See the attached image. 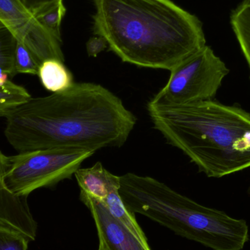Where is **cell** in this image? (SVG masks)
<instances>
[{"label": "cell", "mask_w": 250, "mask_h": 250, "mask_svg": "<svg viewBox=\"0 0 250 250\" xmlns=\"http://www.w3.org/2000/svg\"><path fill=\"white\" fill-rule=\"evenodd\" d=\"M5 119L4 135L19 153L120 147L136 124L120 98L93 83H75L64 92L32 97Z\"/></svg>", "instance_id": "6da1fadb"}, {"label": "cell", "mask_w": 250, "mask_h": 250, "mask_svg": "<svg viewBox=\"0 0 250 250\" xmlns=\"http://www.w3.org/2000/svg\"><path fill=\"white\" fill-rule=\"evenodd\" d=\"M93 31L122 61L170 70L206 45L203 23L171 0H92Z\"/></svg>", "instance_id": "7a4b0ae2"}, {"label": "cell", "mask_w": 250, "mask_h": 250, "mask_svg": "<svg viewBox=\"0 0 250 250\" xmlns=\"http://www.w3.org/2000/svg\"><path fill=\"white\" fill-rule=\"evenodd\" d=\"M148 115L167 144L209 178L250 167V113L215 100L182 105L149 101Z\"/></svg>", "instance_id": "3957f363"}, {"label": "cell", "mask_w": 250, "mask_h": 250, "mask_svg": "<svg viewBox=\"0 0 250 250\" xmlns=\"http://www.w3.org/2000/svg\"><path fill=\"white\" fill-rule=\"evenodd\" d=\"M119 192L130 212L213 250H242L249 240L245 220L198 204L154 178L126 173Z\"/></svg>", "instance_id": "277c9868"}, {"label": "cell", "mask_w": 250, "mask_h": 250, "mask_svg": "<svg viewBox=\"0 0 250 250\" xmlns=\"http://www.w3.org/2000/svg\"><path fill=\"white\" fill-rule=\"evenodd\" d=\"M77 148H51L19 153L7 157L6 188L13 195L27 197L34 191L70 179L86 159L95 154Z\"/></svg>", "instance_id": "5b68a950"}, {"label": "cell", "mask_w": 250, "mask_h": 250, "mask_svg": "<svg viewBox=\"0 0 250 250\" xmlns=\"http://www.w3.org/2000/svg\"><path fill=\"white\" fill-rule=\"evenodd\" d=\"M170 72L168 82L151 102L182 105L214 100L230 70L211 47L206 45Z\"/></svg>", "instance_id": "8992f818"}, {"label": "cell", "mask_w": 250, "mask_h": 250, "mask_svg": "<svg viewBox=\"0 0 250 250\" xmlns=\"http://www.w3.org/2000/svg\"><path fill=\"white\" fill-rule=\"evenodd\" d=\"M0 23L26 45L38 60L64 62L62 42L53 36L19 0H0Z\"/></svg>", "instance_id": "52a82bcc"}, {"label": "cell", "mask_w": 250, "mask_h": 250, "mask_svg": "<svg viewBox=\"0 0 250 250\" xmlns=\"http://www.w3.org/2000/svg\"><path fill=\"white\" fill-rule=\"evenodd\" d=\"M81 200L95 220L99 248L104 250H151L120 220L111 215L103 203L81 192Z\"/></svg>", "instance_id": "ba28073f"}, {"label": "cell", "mask_w": 250, "mask_h": 250, "mask_svg": "<svg viewBox=\"0 0 250 250\" xmlns=\"http://www.w3.org/2000/svg\"><path fill=\"white\" fill-rule=\"evenodd\" d=\"M7 157L0 151V225L13 228L34 241L37 224L29 210L27 198L13 195L4 185Z\"/></svg>", "instance_id": "9c48e42d"}, {"label": "cell", "mask_w": 250, "mask_h": 250, "mask_svg": "<svg viewBox=\"0 0 250 250\" xmlns=\"http://www.w3.org/2000/svg\"><path fill=\"white\" fill-rule=\"evenodd\" d=\"M74 176L81 192L100 201H104L114 188L120 187V176L112 174L100 162L92 167L78 169Z\"/></svg>", "instance_id": "30bf717a"}, {"label": "cell", "mask_w": 250, "mask_h": 250, "mask_svg": "<svg viewBox=\"0 0 250 250\" xmlns=\"http://www.w3.org/2000/svg\"><path fill=\"white\" fill-rule=\"evenodd\" d=\"M38 76L44 88L52 93L64 92L75 83L71 72L63 62L55 59L42 62Z\"/></svg>", "instance_id": "8fae6325"}, {"label": "cell", "mask_w": 250, "mask_h": 250, "mask_svg": "<svg viewBox=\"0 0 250 250\" xmlns=\"http://www.w3.org/2000/svg\"><path fill=\"white\" fill-rule=\"evenodd\" d=\"M32 98L23 86L8 79V75L0 73V117H6L17 107Z\"/></svg>", "instance_id": "7c38bea8"}, {"label": "cell", "mask_w": 250, "mask_h": 250, "mask_svg": "<svg viewBox=\"0 0 250 250\" xmlns=\"http://www.w3.org/2000/svg\"><path fill=\"white\" fill-rule=\"evenodd\" d=\"M230 23L248 62L250 74V0H244L232 12Z\"/></svg>", "instance_id": "4fadbf2b"}, {"label": "cell", "mask_w": 250, "mask_h": 250, "mask_svg": "<svg viewBox=\"0 0 250 250\" xmlns=\"http://www.w3.org/2000/svg\"><path fill=\"white\" fill-rule=\"evenodd\" d=\"M17 39L5 26L0 23V73L13 78L15 73V51Z\"/></svg>", "instance_id": "5bb4252c"}, {"label": "cell", "mask_w": 250, "mask_h": 250, "mask_svg": "<svg viewBox=\"0 0 250 250\" xmlns=\"http://www.w3.org/2000/svg\"><path fill=\"white\" fill-rule=\"evenodd\" d=\"M41 62L33 53L22 42L17 41L15 51V73L38 75Z\"/></svg>", "instance_id": "9a60e30c"}, {"label": "cell", "mask_w": 250, "mask_h": 250, "mask_svg": "<svg viewBox=\"0 0 250 250\" xmlns=\"http://www.w3.org/2000/svg\"><path fill=\"white\" fill-rule=\"evenodd\" d=\"M65 13L64 4L60 2L37 16L36 19L53 36L62 42L61 23Z\"/></svg>", "instance_id": "2e32d148"}, {"label": "cell", "mask_w": 250, "mask_h": 250, "mask_svg": "<svg viewBox=\"0 0 250 250\" xmlns=\"http://www.w3.org/2000/svg\"><path fill=\"white\" fill-rule=\"evenodd\" d=\"M29 242L19 230L0 225V250H27Z\"/></svg>", "instance_id": "e0dca14e"}, {"label": "cell", "mask_w": 250, "mask_h": 250, "mask_svg": "<svg viewBox=\"0 0 250 250\" xmlns=\"http://www.w3.org/2000/svg\"><path fill=\"white\" fill-rule=\"evenodd\" d=\"M19 1L35 17L58 3L63 2V0H19Z\"/></svg>", "instance_id": "ac0fdd59"}, {"label": "cell", "mask_w": 250, "mask_h": 250, "mask_svg": "<svg viewBox=\"0 0 250 250\" xmlns=\"http://www.w3.org/2000/svg\"><path fill=\"white\" fill-rule=\"evenodd\" d=\"M108 48L106 41L102 37L95 35L88 41L86 51L89 57H97L100 53Z\"/></svg>", "instance_id": "d6986e66"}, {"label": "cell", "mask_w": 250, "mask_h": 250, "mask_svg": "<svg viewBox=\"0 0 250 250\" xmlns=\"http://www.w3.org/2000/svg\"><path fill=\"white\" fill-rule=\"evenodd\" d=\"M248 195H249V196L250 198V185L249 188H248Z\"/></svg>", "instance_id": "ffe728a7"}, {"label": "cell", "mask_w": 250, "mask_h": 250, "mask_svg": "<svg viewBox=\"0 0 250 250\" xmlns=\"http://www.w3.org/2000/svg\"><path fill=\"white\" fill-rule=\"evenodd\" d=\"M98 250H103L102 248H99V249H98Z\"/></svg>", "instance_id": "44dd1931"}]
</instances>
